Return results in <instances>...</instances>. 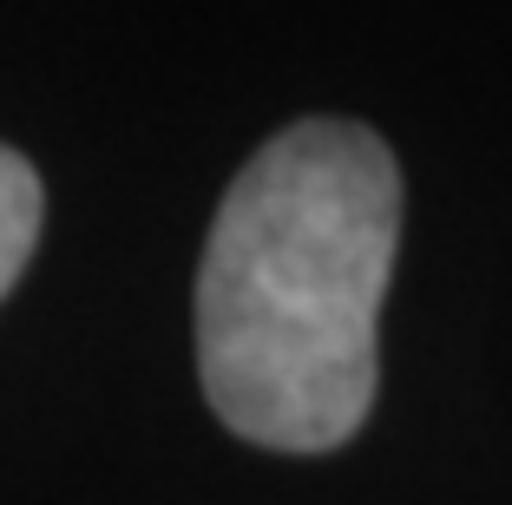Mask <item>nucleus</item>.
<instances>
[{
	"label": "nucleus",
	"mask_w": 512,
	"mask_h": 505,
	"mask_svg": "<svg viewBox=\"0 0 512 505\" xmlns=\"http://www.w3.org/2000/svg\"><path fill=\"white\" fill-rule=\"evenodd\" d=\"M40 223H46L40 171L14 145H0V296L20 283V269H27L33 243H40Z\"/></svg>",
	"instance_id": "obj_2"
},
{
	"label": "nucleus",
	"mask_w": 512,
	"mask_h": 505,
	"mask_svg": "<svg viewBox=\"0 0 512 505\" xmlns=\"http://www.w3.org/2000/svg\"><path fill=\"white\" fill-rule=\"evenodd\" d=\"M394 243L401 171L368 125L302 119L250 151L197 263V374L230 433L270 453L362 433Z\"/></svg>",
	"instance_id": "obj_1"
}]
</instances>
